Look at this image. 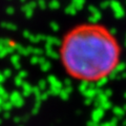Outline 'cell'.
Wrapping results in <instances>:
<instances>
[{"instance_id":"6da1fadb","label":"cell","mask_w":126,"mask_h":126,"mask_svg":"<svg viewBox=\"0 0 126 126\" xmlns=\"http://www.w3.org/2000/svg\"><path fill=\"white\" fill-rule=\"evenodd\" d=\"M59 60L68 77L94 83L108 78L120 63L121 50L113 35L99 24H81L62 37Z\"/></svg>"}]
</instances>
